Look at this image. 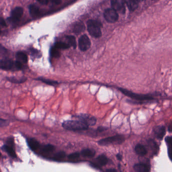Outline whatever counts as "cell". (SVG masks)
Returning a JSON list of instances; mask_svg holds the SVG:
<instances>
[{
    "instance_id": "obj_1",
    "label": "cell",
    "mask_w": 172,
    "mask_h": 172,
    "mask_svg": "<svg viewBox=\"0 0 172 172\" xmlns=\"http://www.w3.org/2000/svg\"><path fill=\"white\" fill-rule=\"evenodd\" d=\"M63 127L67 130H85L89 126L81 120H67L63 123Z\"/></svg>"
},
{
    "instance_id": "obj_2",
    "label": "cell",
    "mask_w": 172,
    "mask_h": 172,
    "mask_svg": "<svg viewBox=\"0 0 172 172\" xmlns=\"http://www.w3.org/2000/svg\"><path fill=\"white\" fill-rule=\"evenodd\" d=\"M88 31L91 36L94 38H100L102 36L101 24L96 20H89L87 22Z\"/></svg>"
},
{
    "instance_id": "obj_3",
    "label": "cell",
    "mask_w": 172,
    "mask_h": 172,
    "mask_svg": "<svg viewBox=\"0 0 172 172\" xmlns=\"http://www.w3.org/2000/svg\"><path fill=\"white\" fill-rule=\"evenodd\" d=\"M125 140L124 137L123 135H117L115 136L109 137L101 139L98 141V144L101 146H107L110 145H120Z\"/></svg>"
},
{
    "instance_id": "obj_4",
    "label": "cell",
    "mask_w": 172,
    "mask_h": 172,
    "mask_svg": "<svg viewBox=\"0 0 172 172\" xmlns=\"http://www.w3.org/2000/svg\"><path fill=\"white\" fill-rule=\"evenodd\" d=\"M118 89L126 96H127L131 99H134L137 101H152L154 99V98L148 95H141L138 93H134L131 91H129L127 89H123L122 88H119Z\"/></svg>"
},
{
    "instance_id": "obj_5",
    "label": "cell",
    "mask_w": 172,
    "mask_h": 172,
    "mask_svg": "<svg viewBox=\"0 0 172 172\" xmlns=\"http://www.w3.org/2000/svg\"><path fill=\"white\" fill-rule=\"evenodd\" d=\"M0 69L5 71H16L18 70L16 61L4 58L0 60Z\"/></svg>"
},
{
    "instance_id": "obj_6",
    "label": "cell",
    "mask_w": 172,
    "mask_h": 172,
    "mask_svg": "<svg viewBox=\"0 0 172 172\" xmlns=\"http://www.w3.org/2000/svg\"><path fill=\"white\" fill-rule=\"evenodd\" d=\"M14 139L11 137L8 139L7 141V145H5L2 147V150L5 151L12 158H16L17 154L14 149Z\"/></svg>"
},
{
    "instance_id": "obj_7",
    "label": "cell",
    "mask_w": 172,
    "mask_h": 172,
    "mask_svg": "<svg viewBox=\"0 0 172 172\" xmlns=\"http://www.w3.org/2000/svg\"><path fill=\"white\" fill-rule=\"evenodd\" d=\"M104 16L107 22L112 23L116 22L118 19V13L112 8H108L105 10Z\"/></svg>"
},
{
    "instance_id": "obj_8",
    "label": "cell",
    "mask_w": 172,
    "mask_h": 172,
    "mask_svg": "<svg viewBox=\"0 0 172 172\" xmlns=\"http://www.w3.org/2000/svg\"><path fill=\"white\" fill-rule=\"evenodd\" d=\"M112 8L117 13L124 14L125 12V0H111Z\"/></svg>"
},
{
    "instance_id": "obj_9",
    "label": "cell",
    "mask_w": 172,
    "mask_h": 172,
    "mask_svg": "<svg viewBox=\"0 0 172 172\" xmlns=\"http://www.w3.org/2000/svg\"><path fill=\"white\" fill-rule=\"evenodd\" d=\"M91 46V41L88 36H81L79 40V47L82 51H86Z\"/></svg>"
},
{
    "instance_id": "obj_10",
    "label": "cell",
    "mask_w": 172,
    "mask_h": 172,
    "mask_svg": "<svg viewBox=\"0 0 172 172\" xmlns=\"http://www.w3.org/2000/svg\"><path fill=\"white\" fill-rule=\"evenodd\" d=\"M23 14V9L20 7H17L13 10L10 17V21L13 22H16L20 20Z\"/></svg>"
},
{
    "instance_id": "obj_11",
    "label": "cell",
    "mask_w": 172,
    "mask_h": 172,
    "mask_svg": "<svg viewBox=\"0 0 172 172\" xmlns=\"http://www.w3.org/2000/svg\"><path fill=\"white\" fill-rule=\"evenodd\" d=\"M77 117L78 118L80 119V120L83 121L84 122H85L88 126H94L96 124L97 122L95 117L87 114H81L77 116Z\"/></svg>"
},
{
    "instance_id": "obj_12",
    "label": "cell",
    "mask_w": 172,
    "mask_h": 172,
    "mask_svg": "<svg viewBox=\"0 0 172 172\" xmlns=\"http://www.w3.org/2000/svg\"><path fill=\"white\" fill-rule=\"evenodd\" d=\"M27 143L30 149L34 152H36L40 147L39 143L36 139L33 138L28 139Z\"/></svg>"
},
{
    "instance_id": "obj_13",
    "label": "cell",
    "mask_w": 172,
    "mask_h": 172,
    "mask_svg": "<svg viewBox=\"0 0 172 172\" xmlns=\"http://www.w3.org/2000/svg\"><path fill=\"white\" fill-rule=\"evenodd\" d=\"M154 132L158 138L162 139L166 134V128L162 126H157L154 129Z\"/></svg>"
},
{
    "instance_id": "obj_14",
    "label": "cell",
    "mask_w": 172,
    "mask_h": 172,
    "mask_svg": "<svg viewBox=\"0 0 172 172\" xmlns=\"http://www.w3.org/2000/svg\"><path fill=\"white\" fill-rule=\"evenodd\" d=\"M133 168L136 172H148L150 171V166L143 162L135 164Z\"/></svg>"
},
{
    "instance_id": "obj_15",
    "label": "cell",
    "mask_w": 172,
    "mask_h": 172,
    "mask_svg": "<svg viewBox=\"0 0 172 172\" xmlns=\"http://www.w3.org/2000/svg\"><path fill=\"white\" fill-rule=\"evenodd\" d=\"M54 148H55L52 145H43L42 147H41V145H40L38 150H39V153L41 155H45L46 154H48V153L52 151L54 149Z\"/></svg>"
},
{
    "instance_id": "obj_16",
    "label": "cell",
    "mask_w": 172,
    "mask_h": 172,
    "mask_svg": "<svg viewBox=\"0 0 172 172\" xmlns=\"http://www.w3.org/2000/svg\"><path fill=\"white\" fill-rule=\"evenodd\" d=\"M16 61L23 64H26L28 62V57L26 53L22 51H19L16 55Z\"/></svg>"
},
{
    "instance_id": "obj_17",
    "label": "cell",
    "mask_w": 172,
    "mask_h": 172,
    "mask_svg": "<svg viewBox=\"0 0 172 172\" xmlns=\"http://www.w3.org/2000/svg\"><path fill=\"white\" fill-rule=\"evenodd\" d=\"M29 10L30 14V15L34 18L37 17L40 14L39 9L37 6L34 5H31L29 7Z\"/></svg>"
},
{
    "instance_id": "obj_18",
    "label": "cell",
    "mask_w": 172,
    "mask_h": 172,
    "mask_svg": "<svg viewBox=\"0 0 172 172\" xmlns=\"http://www.w3.org/2000/svg\"><path fill=\"white\" fill-rule=\"evenodd\" d=\"M125 2L131 11L136 10L139 6V2L137 0H125Z\"/></svg>"
},
{
    "instance_id": "obj_19",
    "label": "cell",
    "mask_w": 172,
    "mask_h": 172,
    "mask_svg": "<svg viewBox=\"0 0 172 172\" xmlns=\"http://www.w3.org/2000/svg\"><path fill=\"white\" fill-rule=\"evenodd\" d=\"M135 151L137 154L140 156H144L148 153V150L146 148L141 144L137 145L135 147Z\"/></svg>"
},
{
    "instance_id": "obj_20",
    "label": "cell",
    "mask_w": 172,
    "mask_h": 172,
    "mask_svg": "<svg viewBox=\"0 0 172 172\" xmlns=\"http://www.w3.org/2000/svg\"><path fill=\"white\" fill-rule=\"evenodd\" d=\"M6 79L10 82L15 84H21L24 83L27 80L26 77H21L20 78H17L15 77H6Z\"/></svg>"
},
{
    "instance_id": "obj_21",
    "label": "cell",
    "mask_w": 172,
    "mask_h": 172,
    "mask_svg": "<svg viewBox=\"0 0 172 172\" xmlns=\"http://www.w3.org/2000/svg\"><path fill=\"white\" fill-rule=\"evenodd\" d=\"M96 160L97 162V164L100 167L104 166L106 165L108 162V159L104 154H101L99 156L96 158Z\"/></svg>"
},
{
    "instance_id": "obj_22",
    "label": "cell",
    "mask_w": 172,
    "mask_h": 172,
    "mask_svg": "<svg viewBox=\"0 0 172 172\" xmlns=\"http://www.w3.org/2000/svg\"><path fill=\"white\" fill-rule=\"evenodd\" d=\"M81 154L82 156L86 158H93L96 154L95 150L90 149H85L82 150Z\"/></svg>"
},
{
    "instance_id": "obj_23",
    "label": "cell",
    "mask_w": 172,
    "mask_h": 172,
    "mask_svg": "<svg viewBox=\"0 0 172 172\" xmlns=\"http://www.w3.org/2000/svg\"><path fill=\"white\" fill-rule=\"evenodd\" d=\"M148 144L152 151L154 152L155 154H156L158 150V147L157 143L152 139H150L148 141Z\"/></svg>"
},
{
    "instance_id": "obj_24",
    "label": "cell",
    "mask_w": 172,
    "mask_h": 172,
    "mask_svg": "<svg viewBox=\"0 0 172 172\" xmlns=\"http://www.w3.org/2000/svg\"><path fill=\"white\" fill-rule=\"evenodd\" d=\"M66 39L67 40V44L69 45L70 47H72L73 48H76L77 43L75 38L73 36H66Z\"/></svg>"
},
{
    "instance_id": "obj_25",
    "label": "cell",
    "mask_w": 172,
    "mask_h": 172,
    "mask_svg": "<svg viewBox=\"0 0 172 172\" xmlns=\"http://www.w3.org/2000/svg\"><path fill=\"white\" fill-rule=\"evenodd\" d=\"M37 80H40V81H41L42 82L46 83V84L52 85V86H55V85H57V84H58V82L56 81L52 80H50V79H45V78H42V77H39V78H38L37 79Z\"/></svg>"
},
{
    "instance_id": "obj_26",
    "label": "cell",
    "mask_w": 172,
    "mask_h": 172,
    "mask_svg": "<svg viewBox=\"0 0 172 172\" xmlns=\"http://www.w3.org/2000/svg\"><path fill=\"white\" fill-rule=\"evenodd\" d=\"M54 47L58 49H67L70 47L69 45L63 42H57L54 45Z\"/></svg>"
},
{
    "instance_id": "obj_27",
    "label": "cell",
    "mask_w": 172,
    "mask_h": 172,
    "mask_svg": "<svg viewBox=\"0 0 172 172\" xmlns=\"http://www.w3.org/2000/svg\"><path fill=\"white\" fill-rule=\"evenodd\" d=\"M59 49L54 47V48H52L50 50V55L52 57L54 58H58L60 56V53H59Z\"/></svg>"
},
{
    "instance_id": "obj_28",
    "label": "cell",
    "mask_w": 172,
    "mask_h": 172,
    "mask_svg": "<svg viewBox=\"0 0 172 172\" xmlns=\"http://www.w3.org/2000/svg\"><path fill=\"white\" fill-rule=\"evenodd\" d=\"M65 156H66V154L64 151H59L55 154V156H54V159L56 160H60L65 158Z\"/></svg>"
},
{
    "instance_id": "obj_29",
    "label": "cell",
    "mask_w": 172,
    "mask_h": 172,
    "mask_svg": "<svg viewBox=\"0 0 172 172\" xmlns=\"http://www.w3.org/2000/svg\"><path fill=\"white\" fill-rule=\"evenodd\" d=\"M8 55V51L3 46L0 45V57H6Z\"/></svg>"
},
{
    "instance_id": "obj_30",
    "label": "cell",
    "mask_w": 172,
    "mask_h": 172,
    "mask_svg": "<svg viewBox=\"0 0 172 172\" xmlns=\"http://www.w3.org/2000/svg\"><path fill=\"white\" fill-rule=\"evenodd\" d=\"M84 29H85V26L84 25V24L82 23H79L75 26L74 30L76 32H83Z\"/></svg>"
},
{
    "instance_id": "obj_31",
    "label": "cell",
    "mask_w": 172,
    "mask_h": 172,
    "mask_svg": "<svg viewBox=\"0 0 172 172\" xmlns=\"http://www.w3.org/2000/svg\"><path fill=\"white\" fill-rule=\"evenodd\" d=\"M10 124V122L8 120L0 118V127H5L8 126Z\"/></svg>"
},
{
    "instance_id": "obj_32",
    "label": "cell",
    "mask_w": 172,
    "mask_h": 172,
    "mask_svg": "<svg viewBox=\"0 0 172 172\" xmlns=\"http://www.w3.org/2000/svg\"><path fill=\"white\" fill-rule=\"evenodd\" d=\"M80 156V154L78 152H74L73 153L69 154L68 156V158L69 160H75V159H77L78 158H79Z\"/></svg>"
},
{
    "instance_id": "obj_33",
    "label": "cell",
    "mask_w": 172,
    "mask_h": 172,
    "mask_svg": "<svg viewBox=\"0 0 172 172\" xmlns=\"http://www.w3.org/2000/svg\"><path fill=\"white\" fill-rule=\"evenodd\" d=\"M31 54L34 57L39 58L40 57L39 53H38V52L35 49H31Z\"/></svg>"
},
{
    "instance_id": "obj_34",
    "label": "cell",
    "mask_w": 172,
    "mask_h": 172,
    "mask_svg": "<svg viewBox=\"0 0 172 172\" xmlns=\"http://www.w3.org/2000/svg\"><path fill=\"white\" fill-rule=\"evenodd\" d=\"M165 141L170 145V147L172 148V137H167L165 138Z\"/></svg>"
},
{
    "instance_id": "obj_35",
    "label": "cell",
    "mask_w": 172,
    "mask_h": 172,
    "mask_svg": "<svg viewBox=\"0 0 172 172\" xmlns=\"http://www.w3.org/2000/svg\"><path fill=\"white\" fill-rule=\"evenodd\" d=\"M0 25L3 26H6V22L4 19L2 17H0Z\"/></svg>"
},
{
    "instance_id": "obj_36",
    "label": "cell",
    "mask_w": 172,
    "mask_h": 172,
    "mask_svg": "<svg viewBox=\"0 0 172 172\" xmlns=\"http://www.w3.org/2000/svg\"><path fill=\"white\" fill-rule=\"evenodd\" d=\"M168 155L169 158L172 161V148H171V147L169 148Z\"/></svg>"
},
{
    "instance_id": "obj_37",
    "label": "cell",
    "mask_w": 172,
    "mask_h": 172,
    "mask_svg": "<svg viewBox=\"0 0 172 172\" xmlns=\"http://www.w3.org/2000/svg\"><path fill=\"white\" fill-rule=\"evenodd\" d=\"M116 158L119 160H122V156L120 154H117Z\"/></svg>"
},
{
    "instance_id": "obj_38",
    "label": "cell",
    "mask_w": 172,
    "mask_h": 172,
    "mask_svg": "<svg viewBox=\"0 0 172 172\" xmlns=\"http://www.w3.org/2000/svg\"><path fill=\"white\" fill-rule=\"evenodd\" d=\"M107 172H117V171L116 170H115V169H108V170H106Z\"/></svg>"
},
{
    "instance_id": "obj_39",
    "label": "cell",
    "mask_w": 172,
    "mask_h": 172,
    "mask_svg": "<svg viewBox=\"0 0 172 172\" xmlns=\"http://www.w3.org/2000/svg\"><path fill=\"white\" fill-rule=\"evenodd\" d=\"M53 2L56 3V4H59L61 2V0H52Z\"/></svg>"
},
{
    "instance_id": "obj_40",
    "label": "cell",
    "mask_w": 172,
    "mask_h": 172,
    "mask_svg": "<svg viewBox=\"0 0 172 172\" xmlns=\"http://www.w3.org/2000/svg\"><path fill=\"white\" fill-rule=\"evenodd\" d=\"M37 1H38V2H39L40 3V2L41 1V0H37Z\"/></svg>"
},
{
    "instance_id": "obj_41",
    "label": "cell",
    "mask_w": 172,
    "mask_h": 172,
    "mask_svg": "<svg viewBox=\"0 0 172 172\" xmlns=\"http://www.w3.org/2000/svg\"><path fill=\"white\" fill-rule=\"evenodd\" d=\"M1 156H2V154H1V153L0 152V158H1Z\"/></svg>"
},
{
    "instance_id": "obj_42",
    "label": "cell",
    "mask_w": 172,
    "mask_h": 172,
    "mask_svg": "<svg viewBox=\"0 0 172 172\" xmlns=\"http://www.w3.org/2000/svg\"><path fill=\"white\" fill-rule=\"evenodd\" d=\"M137 1L138 2H139V1H143V0H137Z\"/></svg>"
},
{
    "instance_id": "obj_43",
    "label": "cell",
    "mask_w": 172,
    "mask_h": 172,
    "mask_svg": "<svg viewBox=\"0 0 172 172\" xmlns=\"http://www.w3.org/2000/svg\"><path fill=\"white\" fill-rule=\"evenodd\" d=\"M1 34V30L0 29V34Z\"/></svg>"
}]
</instances>
